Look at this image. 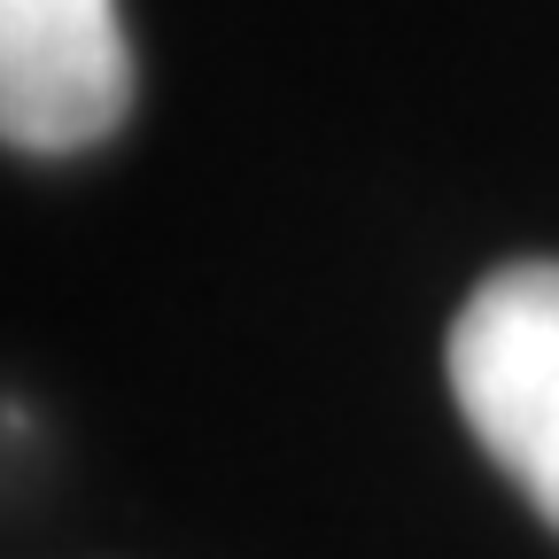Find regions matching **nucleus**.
Here are the masks:
<instances>
[{"label": "nucleus", "mask_w": 559, "mask_h": 559, "mask_svg": "<svg viewBox=\"0 0 559 559\" xmlns=\"http://www.w3.org/2000/svg\"><path fill=\"white\" fill-rule=\"evenodd\" d=\"M451 396L474 443L559 528V264H498L451 319Z\"/></svg>", "instance_id": "nucleus-1"}, {"label": "nucleus", "mask_w": 559, "mask_h": 559, "mask_svg": "<svg viewBox=\"0 0 559 559\" xmlns=\"http://www.w3.org/2000/svg\"><path fill=\"white\" fill-rule=\"evenodd\" d=\"M132 47L117 0H0V132L24 156H70L117 132Z\"/></svg>", "instance_id": "nucleus-2"}]
</instances>
